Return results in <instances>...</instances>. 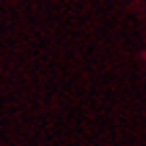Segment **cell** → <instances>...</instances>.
Returning <instances> with one entry per match:
<instances>
[]
</instances>
